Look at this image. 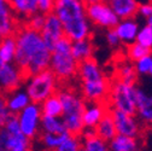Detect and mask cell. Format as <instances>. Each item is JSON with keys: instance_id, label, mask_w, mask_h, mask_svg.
Returning <instances> with one entry per match:
<instances>
[{"instance_id": "1", "label": "cell", "mask_w": 152, "mask_h": 151, "mask_svg": "<svg viewBox=\"0 0 152 151\" xmlns=\"http://www.w3.org/2000/svg\"><path fill=\"white\" fill-rule=\"evenodd\" d=\"M13 36L16 40L13 63L22 70L26 78L48 69L51 50L45 45L40 32L33 30L21 23Z\"/></svg>"}, {"instance_id": "23", "label": "cell", "mask_w": 152, "mask_h": 151, "mask_svg": "<svg viewBox=\"0 0 152 151\" xmlns=\"http://www.w3.org/2000/svg\"><path fill=\"white\" fill-rule=\"evenodd\" d=\"M40 109H41V114L45 116L61 117L62 116V102L59 99L58 93L52 94V96L47 97L44 102H41Z\"/></svg>"}, {"instance_id": "7", "label": "cell", "mask_w": 152, "mask_h": 151, "mask_svg": "<svg viewBox=\"0 0 152 151\" xmlns=\"http://www.w3.org/2000/svg\"><path fill=\"white\" fill-rule=\"evenodd\" d=\"M135 91H137V86L134 84H126L120 79L115 78V80L110 82L109 94L106 99L109 108L123 111L126 114L135 115L137 114Z\"/></svg>"}, {"instance_id": "4", "label": "cell", "mask_w": 152, "mask_h": 151, "mask_svg": "<svg viewBox=\"0 0 152 151\" xmlns=\"http://www.w3.org/2000/svg\"><path fill=\"white\" fill-rule=\"evenodd\" d=\"M62 102V120L69 134L81 136L85 128L82 122V112L85 109L86 100L74 87L61 85L57 91Z\"/></svg>"}, {"instance_id": "42", "label": "cell", "mask_w": 152, "mask_h": 151, "mask_svg": "<svg viewBox=\"0 0 152 151\" xmlns=\"http://www.w3.org/2000/svg\"><path fill=\"white\" fill-rule=\"evenodd\" d=\"M85 4H93V3H97V1H102V0H83Z\"/></svg>"}, {"instance_id": "14", "label": "cell", "mask_w": 152, "mask_h": 151, "mask_svg": "<svg viewBox=\"0 0 152 151\" xmlns=\"http://www.w3.org/2000/svg\"><path fill=\"white\" fill-rule=\"evenodd\" d=\"M21 23V20L15 15L7 0H0V32L3 36L13 35Z\"/></svg>"}, {"instance_id": "8", "label": "cell", "mask_w": 152, "mask_h": 151, "mask_svg": "<svg viewBox=\"0 0 152 151\" xmlns=\"http://www.w3.org/2000/svg\"><path fill=\"white\" fill-rule=\"evenodd\" d=\"M0 151H33V140L21 132L16 115L0 127Z\"/></svg>"}, {"instance_id": "41", "label": "cell", "mask_w": 152, "mask_h": 151, "mask_svg": "<svg viewBox=\"0 0 152 151\" xmlns=\"http://www.w3.org/2000/svg\"><path fill=\"white\" fill-rule=\"evenodd\" d=\"M146 23H147V26H148V27H151V28H152V15H151L150 17H147V18H146Z\"/></svg>"}, {"instance_id": "20", "label": "cell", "mask_w": 152, "mask_h": 151, "mask_svg": "<svg viewBox=\"0 0 152 151\" xmlns=\"http://www.w3.org/2000/svg\"><path fill=\"white\" fill-rule=\"evenodd\" d=\"M94 133H96V136H98L99 138H102L103 140H105L107 143L117 134L115 123H113L112 116L110 114V109L102 117V120L97 123V126L94 127Z\"/></svg>"}, {"instance_id": "13", "label": "cell", "mask_w": 152, "mask_h": 151, "mask_svg": "<svg viewBox=\"0 0 152 151\" xmlns=\"http://www.w3.org/2000/svg\"><path fill=\"white\" fill-rule=\"evenodd\" d=\"M40 35L42 37V40L45 45L52 50L56 43L58 41L61 37L64 36V30L61 21L57 18V16L51 12L45 16V23L40 30Z\"/></svg>"}, {"instance_id": "17", "label": "cell", "mask_w": 152, "mask_h": 151, "mask_svg": "<svg viewBox=\"0 0 152 151\" xmlns=\"http://www.w3.org/2000/svg\"><path fill=\"white\" fill-rule=\"evenodd\" d=\"M120 20L132 18L138 13V0H105Z\"/></svg>"}, {"instance_id": "32", "label": "cell", "mask_w": 152, "mask_h": 151, "mask_svg": "<svg viewBox=\"0 0 152 151\" xmlns=\"http://www.w3.org/2000/svg\"><path fill=\"white\" fill-rule=\"evenodd\" d=\"M12 11L15 15L20 18L21 22H23L26 18L29 16L28 13V6H27V0H7Z\"/></svg>"}, {"instance_id": "5", "label": "cell", "mask_w": 152, "mask_h": 151, "mask_svg": "<svg viewBox=\"0 0 152 151\" xmlns=\"http://www.w3.org/2000/svg\"><path fill=\"white\" fill-rule=\"evenodd\" d=\"M79 62L71 54V40L63 36L51 50L48 69L54 74L61 85H65L76 78Z\"/></svg>"}, {"instance_id": "25", "label": "cell", "mask_w": 152, "mask_h": 151, "mask_svg": "<svg viewBox=\"0 0 152 151\" xmlns=\"http://www.w3.org/2000/svg\"><path fill=\"white\" fill-rule=\"evenodd\" d=\"M69 136V133H63V134H56V133H46V132H40L37 136V140L40 141L42 147L47 151H53L57 149L61 143Z\"/></svg>"}, {"instance_id": "24", "label": "cell", "mask_w": 152, "mask_h": 151, "mask_svg": "<svg viewBox=\"0 0 152 151\" xmlns=\"http://www.w3.org/2000/svg\"><path fill=\"white\" fill-rule=\"evenodd\" d=\"M16 53V40L13 35L3 36L0 40V59L5 63H13Z\"/></svg>"}, {"instance_id": "39", "label": "cell", "mask_w": 152, "mask_h": 151, "mask_svg": "<svg viewBox=\"0 0 152 151\" xmlns=\"http://www.w3.org/2000/svg\"><path fill=\"white\" fill-rule=\"evenodd\" d=\"M147 94L139 87H137V91H135V104H137V108L140 106L146 99H147Z\"/></svg>"}, {"instance_id": "18", "label": "cell", "mask_w": 152, "mask_h": 151, "mask_svg": "<svg viewBox=\"0 0 152 151\" xmlns=\"http://www.w3.org/2000/svg\"><path fill=\"white\" fill-rule=\"evenodd\" d=\"M93 52H94V45L91 40V37L71 41V54L79 63L88 58H92Z\"/></svg>"}, {"instance_id": "26", "label": "cell", "mask_w": 152, "mask_h": 151, "mask_svg": "<svg viewBox=\"0 0 152 151\" xmlns=\"http://www.w3.org/2000/svg\"><path fill=\"white\" fill-rule=\"evenodd\" d=\"M116 78L120 79L121 81L126 82V84H134L135 85L137 79H138V73L134 68V64H132L130 61L121 63L120 67L117 68Z\"/></svg>"}, {"instance_id": "43", "label": "cell", "mask_w": 152, "mask_h": 151, "mask_svg": "<svg viewBox=\"0 0 152 151\" xmlns=\"http://www.w3.org/2000/svg\"><path fill=\"white\" fill-rule=\"evenodd\" d=\"M3 39V34H1V32H0V40Z\"/></svg>"}, {"instance_id": "35", "label": "cell", "mask_w": 152, "mask_h": 151, "mask_svg": "<svg viewBox=\"0 0 152 151\" xmlns=\"http://www.w3.org/2000/svg\"><path fill=\"white\" fill-rule=\"evenodd\" d=\"M134 63H135L134 68H135L138 75H146V74H148L151 68H152V53L144 56V57H141L140 59H138Z\"/></svg>"}, {"instance_id": "31", "label": "cell", "mask_w": 152, "mask_h": 151, "mask_svg": "<svg viewBox=\"0 0 152 151\" xmlns=\"http://www.w3.org/2000/svg\"><path fill=\"white\" fill-rule=\"evenodd\" d=\"M135 43L152 50V28L148 27L147 24L144 26L142 28H139V32L135 37Z\"/></svg>"}, {"instance_id": "3", "label": "cell", "mask_w": 152, "mask_h": 151, "mask_svg": "<svg viewBox=\"0 0 152 151\" xmlns=\"http://www.w3.org/2000/svg\"><path fill=\"white\" fill-rule=\"evenodd\" d=\"M76 76L81 85L80 93L86 102H106L110 81L93 57L79 63Z\"/></svg>"}, {"instance_id": "36", "label": "cell", "mask_w": 152, "mask_h": 151, "mask_svg": "<svg viewBox=\"0 0 152 151\" xmlns=\"http://www.w3.org/2000/svg\"><path fill=\"white\" fill-rule=\"evenodd\" d=\"M106 41H107L109 46L112 47V48H117V47H120V46L122 45L118 35L116 34V32H115V29H113V28L107 29V33H106Z\"/></svg>"}, {"instance_id": "40", "label": "cell", "mask_w": 152, "mask_h": 151, "mask_svg": "<svg viewBox=\"0 0 152 151\" xmlns=\"http://www.w3.org/2000/svg\"><path fill=\"white\" fill-rule=\"evenodd\" d=\"M27 6H28V13H29V16L33 15V13H35V12H37V0H27Z\"/></svg>"}, {"instance_id": "19", "label": "cell", "mask_w": 152, "mask_h": 151, "mask_svg": "<svg viewBox=\"0 0 152 151\" xmlns=\"http://www.w3.org/2000/svg\"><path fill=\"white\" fill-rule=\"evenodd\" d=\"M6 99H7L9 110L11 111L12 115H17L18 112L23 110L30 103L27 92L21 88H17L12 92L6 93Z\"/></svg>"}, {"instance_id": "30", "label": "cell", "mask_w": 152, "mask_h": 151, "mask_svg": "<svg viewBox=\"0 0 152 151\" xmlns=\"http://www.w3.org/2000/svg\"><path fill=\"white\" fill-rule=\"evenodd\" d=\"M137 114L142 122L152 125V96H148L147 99L137 108Z\"/></svg>"}, {"instance_id": "37", "label": "cell", "mask_w": 152, "mask_h": 151, "mask_svg": "<svg viewBox=\"0 0 152 151\" xmlns=\"http://www.w3.org/2000/svg\"><path fill=\"white\" fill-rule=\"evenodd\" d=\"M54 0H37V12L47 15L53 11Z\"/></svg>"}, {"instance_id": "10", "label": "cell", "mask_w": 152, "mask_h": 151, "mask_svg": "<svg viewBox=\"0 0 152 151\" xmlns=\"http://www.w3.org/2000/svg\"><path fill=\"white\" fill-rule=\"evenodd\" d=\"M86 15L91 23H93L97 27L106 28V29L115 28V26L120 21V18L115 15V12L112 11V9L109 6V4L105 0L93 3V4H87Z\"/></svg>"}, {"instance_id": "33", "label": "cell", "mask_w": 152, "mask_h": 151, "mask_svg": "<svg viewBox=\"0 0 152 151\" xmlns=\"http://www.w3.org/2000/svg\"><path fill=\"white\" fill-rule=\"evenodd\" d=\"M45 16L44 13H40V12H35L33 15H30L29 17H27L26 20L22 22L23 24H26L27 27H29L30 29L33 30H36V32H40L44 23H45Z\"/></svg>"}, {"instance_id": "45", "label": "cell", "mask_w": 152, "mask_h": 151, "mask_svg": "<svg viewBox=\"0 0 152 151\" xmlns=\"http://www.w3.org/2000/svg\"><path fill=\"white\" fill-rule=\"evenodd\" d=\"M80 151H85V150H83V149H82V147H81V149H80Z\"/></svg>"}, {"instance_id": "44", "label": "cell", "mask_w": 152, "mask_h": 151, "mask_svg": "<svg viewBox=\"0 0 152 151\" xmlns=\"http://www.w3.org/2000/svg\"><path fill=\"white\" fill-rule=\"evenodd\" d=\"M150 75H151V76H152V68H151V70H150V73H148Z\"/></svg>"}, {"instance_id": "15", "label": "cell", "mask_w": 152, "mask_h": 151, "mask_svg": "<svg viewBox=\"0 0 152 151\" xmlns=\"http://www.w3.org/2000/svg\"><path fill=\"white\" fill-rule=\"evenodd\" d=\"M106 102H86L82 112V122L85 128H94L102 117L109 111Z\"/></svg>"}, {"instance_id": "11", "label": "cell", "mask_w": 152, "mask_h": 151, "mask_svg": "<svg viewBox=\"0 0 152 151\" xmlns=\"http://www.w3.org/2000/svg\"><path fill=\"white\" fill-rule=\"evenodd\" d=\"M27 78L15 63H3L0 65V91L5 93L21 88Z\"/></svg>"}, {"instance_id": "38", "label": "cell", "mask_w": 152, "mask_h": 151, "mask_svg": "<svg viewBox=\"0 0 152 151\" xmlns=\"http://www.w3.org/2000/svg\"><path fill=\"white\" fill-rule=\"evenodd\" d=\"M138 13L145 18L150 17L152 15V4L151 3H145V4H139L138 6Z\"/></svg>"}, {"instance_id": "6", "label": "cell", "mask_w": 152, "mask_h": 151, "mask_svg": "<svg viewBox=\"0 0 152 151\" xmlns=\"http://www.w3.org/2000/svg\"><path fill=\"white\" fill-rule=\"evenodd\" d=\"M61 82L50 69L33 74L26 80V92L31 103L40 104L47 97L57 93Z\"/></svg>"}, {"instance_id": "21", "label": "cell", "mask_w": 152, "mask_h": 151, "mask_svg": "<svg viewBox=\"0 0 152 151\" xmlns=\"http://www.w3.org/2000/svg\"><path fill=\"white\" fill-rule=\"evenodd\" d=\"M109 150L110 151H139L140 145H139L138 138L116 134L109 141Z\"/></svg>"}, {"instance_id": "46", "label": "cell", "mask_w": 152, "mask_h": 151, "mask_svg": "<svg viewBox=\"0 0 152 151\" xmlns=\"http://www.w3.org/2000/svg\"><path fill=\"white\" fill-rule=\"evenodd\" d=\"M40 151H47V150H45V149H44V150H40Z\"/></svg>"}, {"instance_id": "22", "label": "cell", "mask_w": 152, "mask_h": 151, "mask_svg": "<svg viewBox=\"0 0 152 151\" xmlns=\"http://www.w3.org/2000/svg\"><path fill=\"white\" fill-rule=\"evenodd\" d=\"M40 132H46V133H56V134H63L68 133L62 117H54V116H41L40 122Z\"/></svg>"}, {"instance_id": "16", "label": "cell", "mask_w": 152, "mask_h": 151, "mask_svg": "<svg viewBox=\"0 0 152 151\" xmlns=\"http://www.w3.org/2000/svg\"><path fill=\"white\" fill-rule=\"evenodd\" d=\"M113 29H115L116 34L118 35L121 44L127 46L135 41L137 34L139 32V23L134 20V17L124 18V20H120Z\"/></svg>"}, {"instance_id": "29", "label": "cell", "mask_w": 152, "mask_h": 151, "mask_svg": "<svg viewBox=\"0 0 152 151\" xmlns=\"http://www.w3.org/2000/svg\"><path fill=\"white\" fill-rule=\"evenodd\" d=\"M82 147V140L80 136H74L69 134L62 143L61 145L54 149L53 151H80Z\"/></svg>"}, {"instance_id": "12", "label": "cell", "mask_w": 152, "mask_h": 151, "mask_svg": "<svg viewBox=\"0 0 152 151\" xmlns=\"http://www.w3.org/2000/svg\"><path fill=\"white\" fill-rule=\"evenodd\" d=\"M110 114L112 116L113 123H115L117 134L132 138H138L140 136L141 127L135 115L126 114V112L116 109H110Z\"/></svg>"}, {"instance_id": "2", "label": "cell", "mask_w": 152, "mask_h": 151, "mask_svg": "<svg viewBox=\"0 0 152 151\" xmlns=\"http://www.w3.org/2000/svg\"><path fill=\"white\" fill-rule=\"evenodd\" d=\"M61 21L64 36L75 41L91 37V22L86 15L83 0H54L52 11Z\"/></svg>"}, {"instance_id": "34", "label": "cell", "mask_w": 152, "mask_h": 151, "mask_svg": "<svg viewBox=\"0 0 152 151\" xmlns=\"http://www.w3.org/2000/svg\"><path fill=\"white\" fill-rule=\"evenodd\" d=\"M12 116L13 115L11 114V111L9 110V106H7L6 93L0 91V127L5 126Z\"/></svg>"}, {"instance_id": "27", "label": "cell", "mask_w": 152, "mask_h": 151, "mask_svg": "<svg viewBox=\"0 0 152 151\" xmlns=\"http://www.w3.org/2000/svg\"><path fill=\"white\" fill-rule=\"evenodd\" d=\"M82 140V149L85 151H110L109 143L96 136V133L81 138Z\"/></svg>"}, {"instance_id": "47", "label": "cell", "mask_w": 152, "mask_h": 151, "mask_svg": "<svg viewBox=\"0 0 152 151\" xmlns=\"http://www.w3.org/2000/svg\"><path fill=\"white\" fill-rule=\"evenodd\" d=\"M150 3H151V4H152V0H151V1H150Z\"/></svg>"}, {"instance_id": "9", "label": "cell", "mask_w": 152, "mask_h": 151, "mask_svg": "<svg viewBox=\"0 0 152 151\" xmlns=\"http://www.w3.org/2000/svg\"><path fill=\"white\" fill-rule=\"evenodd\" d=\"M41 116L42 114H41L40 104L31 102L16 115L21 132L30 140H35L40 133Z\"/></svg>"}, {"instance_id": "28", "label": "cell", "mask_w": 152, "mask_h": 151, "mask_svg": "<svg viewBox=\"0 0 152 151\" xmlns=\"http://www.w3.org/2000/svg\"><path fill=\"white\" fill-rule=\"evenodd\" d=\"M126 53H127V58L130 62H137L138 59L144 57V56L152 53V50H150L147 47H144L142 45L134 41V43L127 45V52Z\"/></svg>"}]
</instances>
